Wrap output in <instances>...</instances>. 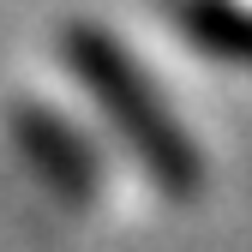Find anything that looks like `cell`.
Returning <instances> with one entry per match:
<instances>
[{"instance_id":"obj_2","label":"cell","mask_w":252,"mask_h":252,"mask_svg":"<svg viewBox=\"0 0 252 252\" xmlns=\"http://www.w3.org/2000/svg\"><path fill=\"white\" fill-rule=\"evenodd\" d=\"M12 138H18V150H24L30 174H36L48 192L84 198L90 186H96V162H90L84 138L72 132L66 120H54V114H42V108H24V114L12 120Z\"/></svg>"},{"instance_id":"obj_1","label":"cell","mask_w":252,"mask_h":252,"mask_svg":"<svg viewBox=\"0 0 252 252\" xmlns=\"http://www.w3.org/2000/svg\"><path fill=\"white\" fill-rule=\"evenodd\" d=\"M66 60L90 84V96L102 102L108 126L126 138V150L144 162V174L156 186H168V192H192L198 186V144L186 138V126L162 108V96L150 90V78L90 24L66 30Z\"/></svg>"},{"instance_id":"obj_3","label":"cell","mask_w":252,"mask_h":252,"mask_svg":"<svg viewBox=\"0 0 252 252\" xmlns=\"http://www.w3.org/2000/svg\"><path fill=\"white\" fill-rule=\"evenodd\" d=\"M174 24L204 54L228 60V66H252V6H240V0H174Z\"/></svg>"}]
</instances>
